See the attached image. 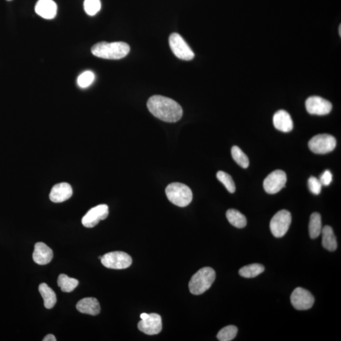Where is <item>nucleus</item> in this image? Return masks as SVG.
<instances>
[{"label":"nucleus","mask_w":341,"mask_h":341,"mask_svg":"<svg viewBox=\"0 0 341 341\" xmlns=\"http://www.w3.org/2000/svg\"><path fill=\"white\" fill-rule=\"evenodd\" d=\"M147 108L155 117L165 122H177L183 116L182 108L178 102L162 95L150 97Z\"/></svg>","instance_id":"obj_1"},{"label":"nucleus","mask_w":341,"mask_h":341,"mask_svg":"<svg viewBox=\"0 0 341 341\" xmlns=\"http://www.w3.org/2000/svg\"><path fill=\"white\" fill-rule=\"evenodd\" d=\"M130 51L129 45L124 42H100L92 47L91 52L98 58L106 59H120L125 57Z\"/></svg>","instance_id":"obj_2"},{"label":"nucleus","mask_w":341,"mask_h":341,"mask_svg":"<svg viewBox=\"0 0 341 341\" xmlns=\"http://www.w3.org/2000/svg\"><path fill=\"white\" fill-rule=\"evenodd\" d=\"M216 279V273L213 269L206 267L200 269L192 277L189 283V290L192 294H203L211 287Z\"/></svg>","instance_id":"obj_3"},{"label":"nucleus","mask_w":341,"mask_h":341,"mask_svg":"<svg viewBox=\"0 0 341 341\" xmlns=\"http://www.w3.org/2000/svg\"><path fill=\"white\" fill-rule=\"evenodd\" d=\"M165 192L169 201L176 206H188L192 201V190L187 185L183 183H171L166 187Z\"/></svg>","instance_id":"obj_4"},{"label":"nucleus","mask_w":341,"mask_h":341,"mask_svg":"<svg viewBox=\"0 0 341 341\" xmlns=\"http://www.w3.org/2000/svg\"><path fill=\"white\" fill-rule=\"evenodd\" d=\"M292 214L286 210H281L272 218L270 229L272 234L276 238H281L286 235L292 223Z\"/></svg>","instance_id":"obj_5"},{"label":"nucleus","mask_w":341,"mask_h":341,"mask_svg":"<svg viewBox=\"0 0 341 341\" xmlns=\"http://www.w3.org/2000/svg\"><path fill=\"white\" fill-rule=\"evenodd\" d=\"M101 261L106 268L112 269H126L132 264V259L129 255L119 251L109 252L104 255Z\"/></svg>","instance_id":"obj_6"},{"label":"nucleus","mask_w":341,"mask_h":341,"mask_svg":"<svg viewBox=\"0 0 341 341\" xmlns=\"http://www.w3.org/2000/svg\"><path fill=\"white\" fill-rule=\"evenodd\" d=\"M336 144V138L333 135L319 134L311 138L309 142V147L314 153L325 154L334 151Z\"/></svg>","instance_id":"obj_7"},{"label":"nucleus","mask_w":341,"mask_h":341,"mask_svg":"<svg viewBox=\"0 0 341 341\" xmlns=\"http://www.w3.org/2000/svg\"><path fill=\"white\" fill-rule=\"evenodd\" d=\"M169 42L171 49L178 58L185 61H190L194 59V52L180 34L173 33L169 36Z\"/></svg>","instance_id":"obj_8"},{"label":"nucleus","mask_w":341,"mask_h":341,"mask_svg":"<svg viewBox=\"0 0 341 341\" xmlns=\"http://www.w3.org/2000/svg\"><path fill=\"white\" fill-rule=\"evenodd\" d=\"M291 302L298 311H307L311 309L315 302L312 293L302 288H297L291 296Z\"/></svg>","instance_id":"obj_9"},{"label":"nucleus","mask_w":341,"mask_h":341,"mask_svg":"<svg viewBox=\"0 0 341 341\" xmlns=\"http://www.w3.org/2000/svg\"><path fill=\"white\" fill-rule=\"evenodd\" d=\"M287 182V176L285 171L276 170L267 176L264 182V188L269 194H275L280 192Z\"/></svg>","instance_id":"obj_10"},{"label":"nucleus","mask_w":341,"mask_h":341,"mask_svg":"<svg viewBox=\"0 0 341 341\" xmlns=\"http://www.w3.org/2000/svg\"><path fill=\"white\" fill-rule=\"evenodd\" d=\"M108 206L106 204L99 205L87 212L83 217L82 223L85 228H94L100 221L108 218Z\"/></svg>","instance_id":"obj_11"},{"label":"nucleus","mask_w":341,"mask_h":341,"mask_svg":"<svg viewBox=\"0 0 341 341\" xmlns=\"http://www.w3.org/2000/svg\"><path fill=\"white\" fill-rule=\"evenodd\" d=\"M305 106L310 114L319 116L326 115L333 109V105L331 102L319 96L309 97L305 102Z\"/></svg>","instance_id":"obj_12"},{"label":"nucleus","mask_w":341,"mask_h":341,"mask_svg":"<svg viewBox=\"0 0 341 341\" xmlns=\"http://www.w3.org/2000/svg\"><path fill=\"white\" fill-rule=\"evenodd\" d=\"M140 331L147 335H156L163 328L161 317L157 314H151L146 319L141 320L138 324Z\"/></svg>","instance_id":"obj_13"},{"label":"nucleus","mask_w":341,"mask_h":341,"mask_svg":"<svg viewBox=\"0 0 341 341\" xmlns=\"http://www.w3.org/2000/svg\"><path fill=\"white\" fill-rule=\"evenodd\" d=\"M73 190L68 183H60L52 188L49 199L54 203H61L68 200L72 196Z\"/></svg>","instance_id":"obj_14"},{"label":"nucleus","mask_w":341,"mask_h":341,"mask_svg":"<svg viewBox=\"0 0 341 341\" xmlns=\"http://www.w3.org/2000/svg\"><path fill=\"white\" fill-rule=\"evenodd\" d=\"M32 258L35 263L43 266L49 264L53 258V252L45 243L38 242L35 243Z\"/></svg>","instance_id":"obj_15"},{"label":"nucleus","mask_w":341,"mask_h":341,"mask_svg":"<svg viewBox=\"0 0 341 341\" xmlns=\"http://www.w3.org/2000/svg\"><path fill=\"white\" fill-rule=\"evenodd\" d=\"M57 9V4L52 0H39L35 6V12L45 19L55 17Z\"/></svg>","instance_id":"obj_16"},{"label":"nucleus","mask_w":341,"mask_h":341,"mask_svg":"<svg viewBox=\"0 0 341 341\" xmlns=\"http://www.w3.org/2000/svg\"><path fill=\"white\" fill-rule=\"evenodd\" d=\"M273 123L277 130L290 132L293 128V121L290 114L285 110L276 112L273 117Z\"/></svg>","instance_id":"obj_17"},{"label":"nucleus","mask_w":341,"mask_h":341,"mask_svg":"<svg viewBox=\"0 0 341 341\" xmlns=\"http://www.w3.org/2000/svg\"><path fill=\"white\" fill-rule=\"evenodd\" d=\"M76 308L80 313L92 316H97L101 312L98 300L95 298H83L77 303Z\"/></svg>","instance_id":"obj_18"},{"label":"nucleus","mask_w":341,"mask_h":341,"mask_svg":"<svg viewBox=\"0 0 341 341\" xmlns=\"http://www.w3.org/2000/svg\"><path fill=\"white\" fill-rule=\"evenodd\" d=\"M323 246L330 252L335 251L338 248V242L333 228L326 226L322 230Z\"/></svg>","instance_id":"obj_19"},{"label":"nucleus","mask_w":341,"mask_h":341,"mask_svg":"<svg viewBox=\"0 0 341 341\" xmlns=\"http://www.w3.org/2000/svg\"><path fill=\"white\" fill-rule=\"evenodd\" d=\"M40 294L44 300V307L47 309L53 308L56 303V296L54 291L46 283H41L39 286Z\"/></svg>","instance_id":"obj_20"},{"label":"nucleus","mask_w":341,"mask_h":341,"mask_svg":"<svg viewBox=\"0 0 341 341\" xmlns=\"http://www.w3.org/2000/svg\"><path fill=\"white\" fill-rule=\"evenodd\" d=\"M226 218H227L231 225L236 228H243L247 225V218L237 210L229 209L226 212Z\"/></svg>","instance_id":"obj_21"},{"label":"nucleus","mask_w":341,"mask_h":341,"mask_svg":"<svg viewBox=\"0 0 341 341\" xmlns=\"http://www.w3.org/2000/svg\"><path fill=\"white\" fill-rule=\"evenodd\" d=\"M309 234L312 239H316L319 237L323 230L322 227V219L321 214L314 212L310 219Z\"/></svg>","instance_id":"obj_22"},{"label":"nucleus","mask_w":341,"mask_h":341,"mask_svg":"<svg viewBox=\"0 0 341 341\" xmlns=\"http://www.w3.org/2000/svg\"><path fill=\"white\" fill-rule=\"evenodd\" d=\"M265 270L264 266L260 264H253L243 267L239 271L241 276L245 278H254L263 273Z\"/></svg>","instance_id":"obj_23"},{"label":"nucleus","mask_w":341,"mask_h":341,"mask_svg":"<svg viewBox=\"0 0 341 341\" xmlns=\"http://www.w3.org/2000/svg\"><path fill=\"white\" fill-rule=\"evenodd\" d=\"M78 283V280L70 278L65 274H60L58 278V285L61 288L62 292L65 293L73 292L77 287Z\"/></svg>","instance_id":"obj_24"},{"label":"nucleus","mask_w":341,"mask_h":341,"mask_svg":"<svg viewBox=\"0 0 341 341\" xmlns=\"http://www.w3.org/2000/svg\"><path fill=\"white\" fill-rule=\"evenodd\" d=\"M231 155L236 163L243 168H247L249 166V159L246 154L238 146H233L231 149Z\"/></svg>","instance_id":"obj_25"},{"label":"nucleus","mask_w":341,"mask_h":341,"mask_svg":"<svg viewBox=\"0 0 341 341\" xmlns=\"http://www.w3.org/2000/svg\"><path fill=\"white\" fill-rule=\"evenodd\" d=\"M238 328L235 326H228L219 331L217 338L220 341H232L237 336Z\"/></svg>","instance_id":"obj_26"},{"label":"nucleus","mask_w":341,"mask_h":341,"mask_svg":"<svg viewBox=\"0 0 341 341\" xmlns=\"http://www.w3.org/2000/svg\"><path fill=\"white\" fill-rule=\"evenodd\" d=\"M217 178L225 185L229 192L233 194V193L235 192L236 187L235 182H234L232 177L229 174L224 172L223 171H219L217 173Z\"/></svg>","instance_id":"obj_27"},{"label":"nucleus","mask_w":341,"mask_h":341,"mask_svg":"<svg viewBox=\"0 0 341 341\" xmlns=\"http://www.w3.org/2000/svg\"><path fill=\"white\" fill-rule=\"evenodd\" d=\"M83 6L88 15L94 16L101 9V1L100 0H85Z\"/></svg>","instance_id":"obj_28"},{"label":"nucleus","mask_w":341,"mask_h":341,"mask_svg":"<svg viewBox=\"0 0 341 341\" xmlns=\"http://www.w3.org/2000/svg\"><path fill=\"white\" fill-rule=\"evenodd\" d=\"M95 78L94 73L90 71H86L82 73L78 77V85L81 88H86L92 84Z\"/></svg>","instance_id":"obj_29"},{"label":"nucleus","mask_w":341,"mask_h":341,"mask_svg":"<svg viewBox=\"0 0 341 341\" xmlns=\"http://www.w3.org/2000/svg\"><path fill=\"white\" fill-rule=\"evenodd\" d=\"M309 188L312 194L314 195H319L321 194L322 187H323V185L319 179H317L314 176H311L309 180Z\"/></svg>","instance_id":"obj_30"},{"label":"nucleus","mask_w":341,"mask_h":341,"mask_svg":"<svg viewBox=\"0 0 341 341\" xmlns=\"http://www.w3.org/2000/svg\"><path fill=\"white\" fill-rule=\"evenodd\" d=\"M320 182L324 186H329L333 181V175L331 171L326 170L320 178Z\"/></svg>","instance_id":"obj_31"},{"label":"nucleus","mask_w":341,"mask_h":341,"mask_svg":"<svg viewBox=\"0 0 341 341\" xmlns=\"http://www.w3.org/2000/svg\"><path fill=\"white\" fill-rule=\"evenodd\" d=\"M43 341H56L55 336L52 335H48L43 339Z\"/></svg>","instance_id":"obj_32"},{"label":"nucleus","mask_w":341,"mask_h":341,"mask_svg":"<svg viewBox=\"0 0 341 341\" xmlns=\"http://www.w3.org/2000/svg\"><path fill=\"white\" fill-rule=\"evenodd\" d=\"M149 314L143 313L141 315H140V318H141L142 320L146 319L147 317H149Z\"/></svg>","instance_id":"obj_33"},{"label":"nucleus","mask_w":341,"mask_h":341,"mask_svg":"<svg viewBox=\"0 0 341 341\" xmlns=\"http://www.w3.org/2000/svg\"><path fill=\"white\" fill-rule=\"evenodd\" d=\"M339 29H340V35L341 36V25H340V27H339Z\"/></svg>","instance_id":"obj_34"},{"label":"nucleus","mask_w":341,"mask_h":341,"mask_svg":"<svg viewBox=\"0 0 341 341\" xmlns=\"http://www.w3.org/2000/svg\"><path fill=\"white\" fill-rule=\"evenodd\" d=\"M8 1H11V0H8Z\"/></svg>","instance_id":"obj_35"}]
</instances>
